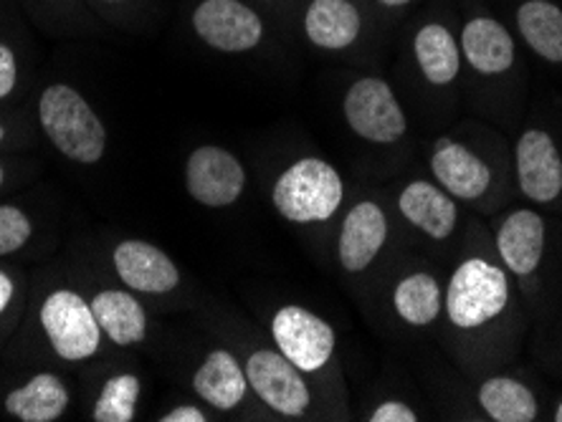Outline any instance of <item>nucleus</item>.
Listing matches in <instances>:
<instances>
[{
  "label": "nucleus",
  "instance_id": "obj_1",
  "mask_svg": "<svg viewBox=\"0 0 562 422\" xmlns=\"http://www.w3.org/2000/svg\"><path fill=\"white\" fill-rule=\"evenodd\" d=\"M38 119L46 137L64 157L94 164L106 150V129L85 96L69 84H52L38 102Z\"/></svg>",
  "mask_w": 562,
  "mask_h": 422
},
{
  "label": "nucleus",
  "instance_id": "obj_2",
  "mask_svg": "<svg viewBox=\"0 0 562 422\" xmlns=\"http://www.w3.org/2000/svg\"><path fill=\"white\" fill-rule=\"evenodd\" d=\"M345 187L333 164L319 157H304L281 172L271 190V201L281 218L292 223L329 220L342 203Z\"/></svg>",
  "mask_w": 562,
  "mask_h": 422
},
{
  "label": "nucleus",
  "instance_id": "obj_3",
  "mask_svg": "<svg viewBox=\"0 0 562 422\" xmlns=\"http://www.w3.org/2000/svg\"><path fill=\"white\" fill-rule=\"evenodd\" d=\"M509 304V281L504 271L484 259H469L453 271L446 311L453 327L479 329L497 319Z\"/></svg>",
  "mask_w": 562,
  "mask_h": 422
},
{
  "label": "nucleus",
  "instance_id": "obj_4",
  "mask_svg": "<svg viewBox=\"0 0 562 422\" xmlns=\"http://www.w3.org/2000/svg\"><path fill=\"white\" fill-rule=\"evenodd\" d=\"M41 327L52 342L54 352L66 362H85L99 350V329L92 304L69 288H59L46 296L41 306Z\"/></svg>",
  "mask_w": 562,
  "mask_h": 422
},
{
  "label": "nucleus",
  "instance_id": "obj_5",
  "mask_svg": "<svg viewBox=\"0 0 562 422\" xmlns=\"http://www.w3.org/2000/svg\"><path fill=\"white\" fill-rule=\"evenodd\" d=\"M345 119L355 135L375 145H393L406 135L408 122L387 81L358 79L345 94Z\"/></svg>",
  "mask_w": 562,
  "mask_h": 422
},
{
  "label": "nucleus",
  "instance_id": "obj_6",
  "mask_svg": "<svg viewBox=\"0 0 562 422\" xmlns=\"http://www.w3.org/2000/svg\"><path fill=\"white\" fill-rule=\"evenodd\" d=\"M279 352L302 372L325 367L335 352V332L325 319L302 306H281L271 321Z\"/></svg>",
  "mask_w": 562,
  "mask_h": 422
},
{
  "label": "nucleus",
  "instance_id": "obj_7",
  "mask_svg": "<svg viewBox=\"0 0 562 422\" xmlns=\"http://www.w3.org/2000/svg\"><path fill=\"white\" fill-rule=\"evenodd\" d=\"M244 185V164L223 147L205 145L188 157L186 187L190 197L205 208H228L241 197Z\"/></svg>",
  "mask_w": 562,
  "mask_h": 422
},
{
  "label": "nucleus",
  "instance_id": "obj_8",
  "mask_svg": "<svg viewBox=\"0 0 562 422\" xmlns=\"http://www.w3.org/2000/svg\"><path fill=\"white\" fill-rule=\"evenodd\" d=\"M193 28L201 41L223 54L251 52L263 38L259 13L241 0H203L193 13Z\"/></svg>",
  "mask_w": 562,
  "mask_h": 422
},
{
  "label": "nucleus",
  "instance_id": "obj_9",
  "mask_svg": "<svg viewBox=\"0 0 562 422\" xmlns=\"http://www.w3.org/2000/svg\"><path fill=\"white\" fill-rule=\"evenodd\" d=\"M246 379L251 390L279 415L300 418L310 408V387L304 383L302 369L294 367L281 352H254L246 362Z\"/></svg>",
  "mask_w": 562,
  "mask_h": 422
},
{
  "label": "nucleus",
  "instance_id": "obj_10",
  "mask_svg": "<svg viewBox=\"0 0 562 422\" xmlns=\"http://www.w3.org/2000/svg\"><path fill=\"white\" fill-rule=\"evenodd\" d=\"M517 182L535 203H552L562 193V157L548 132L527 129L519 137Z\"/></svg>",
  "mask_w": 562,
  "mask_h": 422
},
{
  "label": "nucleus",
  "instance_id": "obj_11",
  "mask_svg": "<svg viewBox=\"0 0 562 422\" xmlns=\"http://www.w3.org/2000/svg\"><path fill=\"white\" fill-rule=\"evenodd\" d=\"M114 269L139 294H168L180 284V271L170 255L145 241H122L114 248Z\"/></svg>",
  "mask_w": 562,
  "mask_h": 422
},
{
  "label": "nucleus",
  "instance_id": "obj_12",
  "mask_svg": "<svg viewBox=\"0 0 562 422\" xmlns=\"http://www.w3.org/2000/svg\"><path fill=\"white\" fill-rule=\"evenodd\" d=\"M387 238V218L373 201H362L345 215L340 230V263L345 271L360 273L378 259Z\"/></svg>",
  "mask_w": 562,
  "mask_h": 422
},
{
  "label": "nucleus",
  "instance_id": "obj_13",
  "mask_svg": "<svg viewBox=\"0 0 562 422\" xmlns=\"http://www.w3.org/2000/svg\"><path fill=\"white\" fill-rule=\"evenodd\" d=\"M431 170L443 190L461 201H476L492 185V172L484 160L453 139H438L431 155Z\"/></svg>",
  "mask_w": 562,
  "mask_h": 422
},
{
  "label": "nucleus",
  "instance_id": "obj_14",
  "mask_svg": "<svg viewBox=\"0 0 562 422\" xmlns=\"http://www.w3.org/2000/svg\"><path fill=\"white\" fill-rule=\"evenodd\" d=\"M499 255L512 273L530 276L540 266L544 251V223L535 210L509 213L497 233Z\"/></svg>",
  "mask_w": 562,
  "mask_h": 422
},
{
  "label": "nucleus",
  "instance_id": "obj_15",
  "mask_svg": "<svg viewBox=\"0 0 562 422\" xmlns=\"http://www.w3.org/2000/svg\"><path fill=\"white\" fill-rule=\"evenodd\" d=\"M398 208L411 226L424 230L434 241H443L457 228V203L426 180H413L403 187Z\"/></svg>",
  "mask_w": 562,
  "mask_h": 422
},
{
  "label": "nucleus",
  "instance_id": "obj_16",
  "mask_svg": "<svg viewBox=\"0 0 562 422\" xmlns=\"http://www.w3.org/2000/svg\"><path fill=\"white\" fill-rule=\"evenodd\" d=\"M362 31L360 11L350 0H312L304 13V33L317 48L342 52Z\"/></svg>",
  "mask_w": 562,
  "mask_h": 422
},
{
  "label": "nucleus",
  "instance_id": "obj_17",
  "mask_svg": "<svg viewBox=\"0 0 562 422\" xmlns=\"http://www.w3.org/2000/svg\"><path fill=\"white\" fill-rule=\"evenodd\" d=\"M461 48L467 61L479 73H504L515 64V41L499 21L476 15L461 33Z\"/></svg>",
  "mask_w": 562,
  "mask_h": 422
},
{
  "label": "nucleus",
  "instance_id": "obj_18",
  "mask_svg": "<svg viewBox=\"0 0 562 422\" xmlns=\"http://www.w3.org/2000/svg\"><path fill=\"white\" fill-rule=\"evenodd\" d=\"M246 387H249V379L238 367L234 354L226 350L211 352L193 377L195 395L221 412L238 408L246 397Z\"/></svg>",
  "mask_w": 562,
  "mask_h": 422
},
{
  "label": "nucleus",
  "instance_id": "obj_19",
  "mask_svg": "<svg viewBox=\"0 0 562 422\" xmlns=\"http://www.w3.org/2000/svg\"><path fill=\"white\" fill-rule=\"evenodd\" d=\"M92 311L102 334L110 337L114 344L132 346L145 339V309L132 294L120 292V288H104L92 299Z\"/></svg>",
  "mask_w": 562,
  "mask_h": 422
},
{
  "label": "nucleus",
  "instance_id": "obj_20",
  "mask_svg": "<svg viewBox=\"0 0 562 422\" xmlns=\"http://www.w3.org/2000/svg\"><path fill=\"white\" fill-rule=\"evenodd\" d=\"M69 408V390L56 375L41 372L5 397V412L21 422H54Z\"/></svg>",
  "mask_w": 562,
  "mask_h": 422
},
{
  "label": "nucleus",
  "instance_id": "obj_21",
  "mask_svg": "<svg viewBox=\"0 0 562 422\" xmlns=\"http://www.w3.org/2000/svg\"><path fill=\"white\" fill-rule=\"evenodd\" d=\"M413 54L424 71V77L434 87H446L459 77L461 52L453 33L441 23H428L416 33L413 41Z\"/></svg>",
  "mask_w": 562,
  "mask_h": 422
},
{
  "label": "nucleus",
  "instance_id": "obj_22",
  "mask_svg": "<svg viewBox=\"0 0 562 422\" xmlns=\"http://www.w3.org/2000/svg\"><path fill=\"white\" fill-rule=\"evenodd\" d=\"M522 38L544 61L562 64V11L550 0H527L517 11Z\"/></svg>",
  "mask_w": 562,
  "mask_h": 422
},
{
  "label": "nucleus",
  "instance_id": "obj_23",
  "mask_svg": "<svg viewBox=\"0 0 562 422\" xmlns=\"http://www.w3.org/2000/svg\"><path fill=\"white\" fill-rule=\"evenodd\" d=\"M479 404L497 422H532L537 400L530 387L512 377H492L479 387Z\"/></svg>",
  "mask_w": 562,
  "mask_h": 422
},
{
  "label": "nucleus",
  "instance_id": "obj_24",
  "mask_svg": "<svg viewBox=\"0 0 562 422\" xmlns=\"http://www.w3.org/2000/svg\"><path fill=\"white\" fill-rule=\"evenodd\" d=\"M393 306L411 327L434 324L441 313V286L431 273H411L395 286Z\"/></svg>",
  "mask_w": 562,
  "mask_h": 422
},
{
  "label": "nucleus",
  "instance_id": "obj_25",
  "mask_svg": "<svg viewBox=\"0 0 562 422\" xmlns=\"http://www.w3.org/2000/svg\"><path fill=\"white\" fill-rule=\"evenodd\" d=\"M139 397V379L135 375H117L106 379L94 404L97 422H130L135 418Z\"/></svg>",
  "mask_w": 562,
  "mask_h": 422
},
{
  "label": "nucleus",
  "instance_id": "obj_26",
  "mask_svg": "<svg viewBox=\"0 0 562 422\" xmlns=\"http://www.w3.org/2000/svg\"><path fill=\"white\" fill-rule=\"evenodd\" d=\"M29 215L13 205H0V255L21 251L31 241Z\"/></svg>",
  "mask_w": 562,
  "mask_h": 422
},
{
  "label": "nucleus",
  "instance_id": "obj_27",
  "mask_svg": "<svg viewBox=\"0 0 562 422\" xmlns=\"http://www.w3.org/2000/svg\"><path fill=\"white\" fill-rule=\"evenodd\" d=\"M418 415L413 412L406 402H398V400H391V402H383L380 408L373 410V415H370V422H416Z\"/></svg>",
  "mask_w": 562,
  "mask_h": 422
},
{
  "label": "nucleus",
  "instance_id": "obj_28",
  "mask_svg": "<svg viewBox=\"0 0 562 422\" xmlns=\"http://www.w3.org/2000/svg\"><path fill=\"white\" fill-rule=\"evenodd\" d=\"M19 79V66H15V56L5 44H0V99H5L15 87Z\"/></svg>",
  "mask_w": 562,
  "mask_h": 422
},
{
  "label": "nucleus",
  "instance_id": "obj_29",
  "mask_svg": "<svg viewBox=\"0 0 562 422\" xmlns=\"http://www.w3.org/2000/svg\"><path fill=\"white\" fill-rule=\"evenodd\" d=\"M162 422H205V412L201 408H193V404H180V408L165 412L160 418Z\"/></svg>",
  "mask_w": 562,
  "mask_h": 422
},
{
  "label": "nucleus",
  "instance_id": "obj_30",
  "mask_svg": "<svg viewBox=\"0 0 562 422\" xmlns=\"http://www.w3.org/2000/svg\"><path fill=\"white\" fill-rule=\"evenodd\" d=\"M13 301V281L0 271V313H3Z\"/></svg>",
  "mask_w": 562,
  "mask_h": 422
},
{
  "label": "nucleus",
  "instance_id": "obj_31",
  "mask_svg": "<svg viewBox=\"0 0 562 422\" xmlns=\"http://www.w3.org/2000/svg\"><path fill=\"white\" fill-rule=\"evenodd\" d=\"M378 3H383L387 8H403V5H408L411 0H378Z\"/></svg>",
  "mask_w": 562,
  "mask_h": 422
},
{
  "label": "nucleus",
  "instance_id": "obj_32",
  "mask_svg": "<svg viewBox=\"0 0 562 422\" xmlns=\"http://www.w3.org/2000/svg\"><path fill=\"white\" fill-rule=\"evenodd\" d=\"M555 420H558V422H562V402H560V408L555 410Z\"/></svg>",
  "mask_w": 562,
  "mask_h": 422
},
{
  "label": "nucleus",
  "instance_id": "obj_33",
  "mask_svg": "<svg viewBox=\"0 0 562 422\" xmlns=\"http://www.w3.org/2000/svg\"><path fill=\"white\" fill-rule=\"evenodd\" d=\"M3 178H5V175H3V168H0V185H3Z\"/></svg>",
  "mask_w": 562,
  "mask_h": 422
},
{
  "label": "nucleus",
  "instance_id": "obj_34",
  "mask_svg": "<svg viewBox=\"0 0 562 422\" xmlns=\"http://www.w3.org/2000/svg\"><path fill=\"white\" fill-rule=\"evenodd\" d=\"M3 135H5V129H3V127H0V139H3Z\"/></svg>",
  "mask_w": 562,
  "mask_h": 422
},
{
  "label": "nucleus",
  "instance_id": "obj_35",
  "mask_svg": "<svg viewBox=\"0 0 562 422\" xmlns=\"http://www.w3.org/2000/svg\"><path fill=\"white\" fill-rule=\"evenodd\" d=\"M110 3H120V0H110Z\"/></svg>",
  "mask_w": 562,
  "mask_h": 422
}]
</instances>
